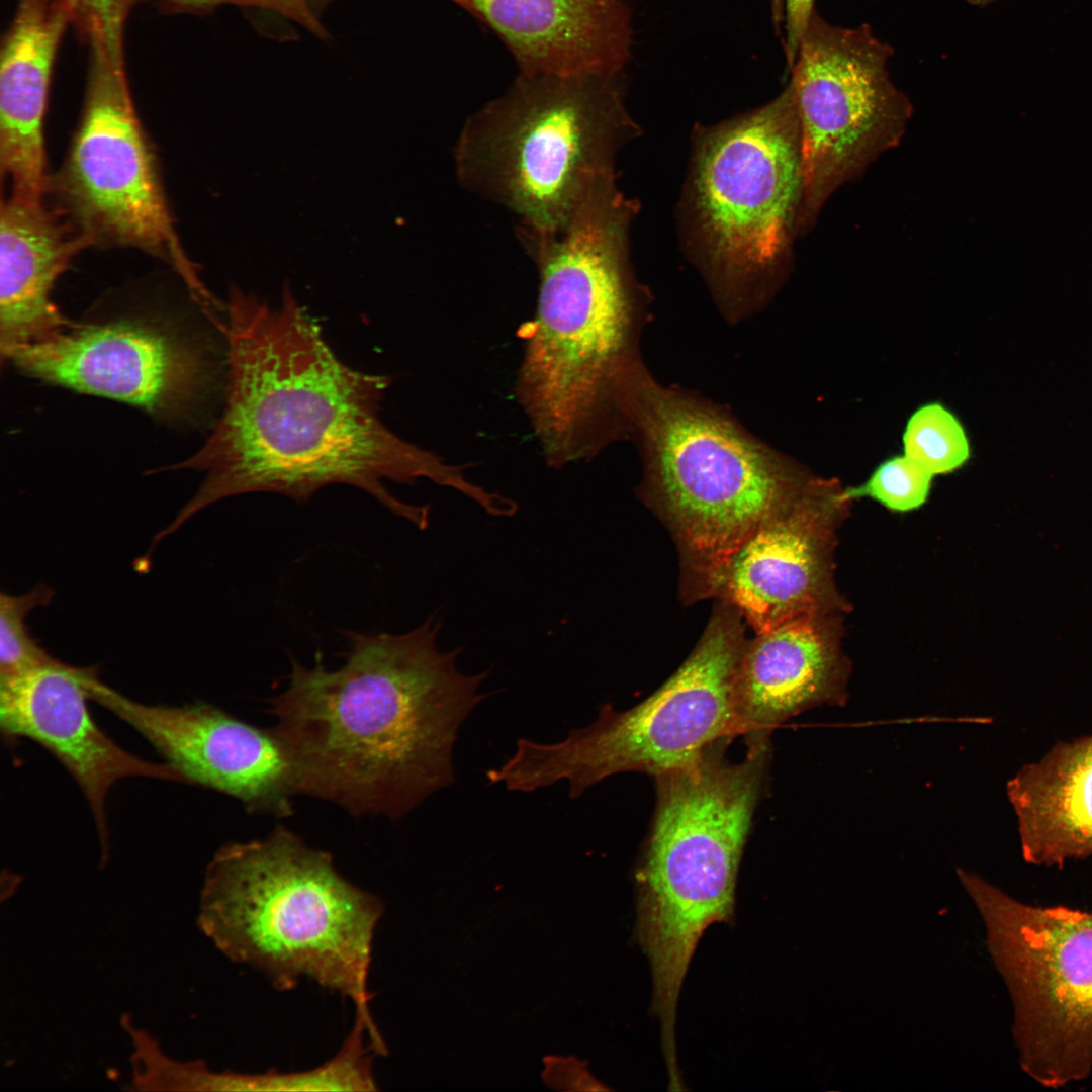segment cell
I'll list each match as a JSON object with an SVG mask.
<instances>
[{
    "label": "cell",
    "mask_w": 1092,
    "mask_h": 1092,
    "mask_svg": "<svg viewBox=\"0 0 1092 1092\" xmlns=\"http://www.w3.org/2000/svg\"><path fill=\"white\" fill-rule=\"evenodd\" d=\"M121 1023L133 1046L131 1090L213 1091L215 1072L203 1061L174 1060L163 1053L152 1035L136 1028L128 1015H123Z\"/></svg>",
    "instance_id": "24"
},
{
    "label": "cell",
    "mask_w": 1092,
    "mask_h": 1092,
    "mask_svg": "<svg viewBox=\"0 0 1092 1092\" xmlns=\"http://www.w3.org/2000/svg\"><path fill=\"white\" fill-rule=\"evenodd\" d=\"M490 26L524 75L613 78L630 57L621 0H453Z\"/></svg>",
    "instance_id": "18"
},
{
    "label": "cell",
    "mask_w": 1092,
    "mask_h": 1092,
    "mask_svg": "<svg viewBox=\"0 0 1092 1092\" xmlns=\"http://www.w3.org/2000/svg\"><path fill=\"white\" fill-rule=\"evenodd\" d=\"M830 616H803L746 641L736 673L734 729L747 747L769 744L777 727L808 709L845 702L849 668Z\"/></svg>",
    "instance_id": "17"
},
{
    "label": "cell",
    "mask_w": 1092,
    "mask_h": 1092,
    "mask_svg": "<svg viewBox=\"0 0 1092 1092\" xmlns=\"http://www.w3.org/2000/svg\"><path fill=\"white\" fill-rule=\"evenodd\" d=\"M848 502L833 480L811 478L789 508L732 554L713 597L735 608L755 634L831 613L834 530Z\"/></svg>",
    "instance_id": "15"
},
{
    "label": "cell",
    "mask_w": 1092,
    "mask_h": 1092,
    "mask_svg": "<svg viewBox=\"0 0 1092 1092\" xmlns=\"http://www.w3.org/2000/svg\"><path fill=\"white\" fill-rule=\"evenodd\" d=\"M438 614L401 634L346 631L345 662L291 659L286 688L269 699L298 794L354 816L399 819L455 782L458 731L486 697L488 671L458 669L443 651Z\"/></svg>",
    "instance_id": "2"
},
{
    "label": "cell",
    "mask_w": 1092,
    "mask_h": 1092,
    "mask_svg": "<svg viewBox=\"0 0 1092 1092\" xmlns=\"http://www.w3.org/2000/svg\"><path fill=\"white\" fill-rule=\"evenodd\" d=\"M8 361L41 381L163 417L186 412L212 372L203 348L138 321L73 324Z\"/></svg>",
    "instance_id": "13"
},
{
    "label": "cell",
    "mask_w": 1092,
    "mask_h": 1092,
    "mask_svg": "<svg viewBox=\"0 0 1092 1092\" xmlns=\"http://www.w3.org/2000/svg\"><path fill=\"white\" fill-rule=\"evenodd\" d=\"M90 670L55 659L0 685V725L8 737L37 742L68 770L90 806L105 855L106 802L117 781L143 777L188 782L168 762H152L124 750L98 727L87 707Z\"/></svg>",
    "instance_id": "16"
},
{
    "label": "cell",
    "mask_w": 1092,
    "mask_h": 1092,
    "mask_svg": "<svg viewBox=\"0 0 1092 1092\" xmlns=\"http://www.w3.org/2000/svg\"><path fill=\"white\" fill-rule=\"evenodd\" d=\"M543 1079L548 1086L558 1090H605L585 1067L574 1057L544 1059Z\"/></svg>",
    "instance_id": "28"
},
{
    "label": "cell",
    "mask_w": 1092,
    "mask_h": 1092,
    "mask_svg": "<svg viewBox=\"0 0 1092 1092\" xmlns=\"http://www.w3.org/2000/svg\"><path fill=\"white\" fill-rule=\"evenodd\" d=\"M89 240L55 206L8 196L0 207V356L71 327L53 287Z\"/></svg>",
    "instance_id": "20"
},
{
    "label": "cell",
    "mask_w": 1092,
    "mask_h": 1092,
    "mask_svg": "<svg viewBox=\"0 0 1092 1092\" xmlns=\"http://www.w3.org/2000/svg\"><path fill=\"white\" fill-rule=\"evenodd\" d=\"M891 54L868 25L841 27L813 14L791 68L803 192L811 204L817 206L906 120L909 103L890 79Z\"/></svg>",
    "instance_id": "11"
},
{
    "label": "cell",
    "mask_w": 1092,
    "mask_h": 1092,
    "mask_svg": "<svg viewBox=\"0 0 1092 1092\" xmlns=\"http://www.w3.org/2000/svg\"><path fill=\"white\" fill-rule=\"evenodd\" d=\"M86 688L90 700L139 732L188 785L229 795L252 814L292 815L296 774L272 728L255 727L205 703L146 705L102 682L96 671Z\"/></svg>",
    "instance_id": "14"
},
{
    "label": "cell",
    "mask_w": 1092,
    "mask_h": 1092,
    "mask_svg": "<svg viewBox=\"0 0 1092 1092\" xmlns=\"http://www.w3.org/2000/svg\"><path fill=\"white\" fill-rule=\"evenodd\" d=\"M745 624L719 600L694 650L649 697L624 711L605 704L592 724L555 743L518 739L512 756L486 772L488 782L532 792L566 781L575 799L613 775L656 778L696 762L736 736L735 681Z\"/></svg>",
    "instance_id": "8"
},
{
    "label": "cell",
    "mask_w": 1092,
    "mask_h": 1092,
    "mask_svg": "<svg viewBox=\"0 0 1092 1092\" xmlns=\"http://www.w3.org/2000/svg\"><path fill=\"white\" fill-rule=\"evenodd\" d=\"M71 15L62 0H19L3 39L0 68V167L10 197L43 202V121L51 75Z\"/></svg>",
    "instance_id": "19"
},
{
    "label": "cell",
    "mask_w": 1092,
    "mask_h": 1092,
    "mask_svg": "<svg viewBox=\"0 0 1092 1092\" xmlns=\"http://www.w3.org/2000/svg\"><path fill=\"white\" fill-rule=\"evenodd\" d=\"M730 739L655 778L656 805L635 871L636 936L653 977L652 1010L675 1017L681 985L705 930L734 918L738 869L764 792L769 744L725 758Z\"/></svg>",
    "instance_id": "6"
},
{
    "label": "cell",
    "mask_w": 1092,
    "mask_h": 1092,
    "mask_svg": "<svg viewBox=\"0 0 1092 1092\" xmlns=\"http://www.w3.org/2000/svg\"><path fill=\"white\" fill-rule=\"evenodd\" d=\"M932 478L905 454L893 456L881 463L863 484L844 489V495L849 500L871 497L892 511L907 512L924 504Z\"/></svg>",
    "instance_id": "26"
},
{
    "label": "cell",
    "mask_w": 1092,
    "mask_h": 1092,
    "mask_svg": "<svg viewBox=\"0 0 1092 1092\" xmlns=\"http://www.w3.org/2000/svg\"><path fill=\"white\" fill-rule=\"evenodd\" d=\"M621 239L615 219L584 210L524 243L539 283L535 315L519 332L515 389L551 467L592 457L616 430L631 328Z\"/></svg>",
    "instance_id": "4"
},
{
    "label": "cell",
    "mask_w": 1092,
    "mask_h": 1092,
    "mask_svg": "<svg viewBox=\"0 0 1092 1092\" xmlns=\"http://www.w3.org/2000/svg\"><path fill=\"white\" fill-rule=\"evenodd\" d=\"M617 401L641 437L646 494L677 545L684 593L713 597L732 554L810 478L711 406L658 385L633 358Z\"/></svg>",
    "instance_id": "5"
},
{
    "label": "cell",
    "mask_w": 1092,
    "mask_h": 1092,
    "mask_svg": "<svg viewBox=\"0 0 1092 1092\" xmlns=\"http://www.w3.org/2000/svg\"><path fill=\"white\" fill-rule=\"evenodd\" d=\"M53 590L44 584L21 594L0 596V685L14 681L55 660L31 637L27 614L46 606Z\"/></svg>",
    "instance_id": "25"
},
{
    "label": "cell",
    "mask_w": 1092,
    "mask_h": 1092,
    "mask_svg": "<svg viewBox=\"0 0 1092 1092\" xmlns=\"http://www.w3.org/2000/svg\"><path fill=\"white\" fill-rule=\"evenodd\" d=\"M903 449L933 476L957 470L971 454L962 423L938 402L921 405L911 415L903 433Z\"/></svg>",
    "instance_id": "23"
},
{
    "label": "cell",
    "mask_w": 1092,
    "mask_h": 1092,
    "mask_svg": "<svg viewBox=\"0 0 1092 1092\" xmlns=\"http://www.w3.org/2000/svg\"><path fill=\"white\" fill-rule=\"evenodd\" d=\"M612 79L521 74L462 126L453 149L459 184L514 213L519 228L559 231L609 177Z\"/></svg>",
    "instance_id": "7"
},
{
    "label": "cell",
    "mask_w": 1092,
    "mask_h": 1092,
    "mask_svg": "<svg viewBox=\"0 0 1092 1092\" xmlns=\"http://www.w3.org/2000/svg\"><path fill=\"white\" fill-rule=\"evenodd\" d=\"M815 0H784L785 51L788 66L793 67L800 46L807 33L813 14Z\"/></svg>",
    "instance_id": "29"
},
{
    "label": "cell",
    "mask_w": 1092,
    "mask_h": 1092,
    "mask_svg": "<svg viewBox=\"0 0 1092 1092\" xmlns=\"http://www.w3.org/2000/svg\"><path fill=\"white\" fill-rule=\"evenodd\" d=\"M92 52L123 62V27L129 0H62Z\"/></svg>",
    "instance_id": "27"
},
{
    "label": "cell",
    "mask_w": 1092,
    "mask_h": 1092,
    "mask_svg": "<svg viewBox=\"0 0 1092 1092\" xmlns=\"http://www.w3.org/2000/svg\"><path fill=\"white\" fill-rule=\"evenodd\" d=\"M366 1027L355 1018L339 1052L323 1065L297 1072H218L217 1091H376ZM375 1054V1053H374Z\"/></svg>",
    "instance_id": "22"
},
{
    "label": "cell",
    "mask_w": 1092,
    "mask_h": 1092,
    "mask_svg": "<svg viewBox=\"0 0 1092 1092\" xmlns=\"http://www.w3.org/2000/svg\"><path fill=\"white\" fill-rule=\"evenodd\" d=\"M160 1L165 2V3H167V4L171 5V6H174L176 8H182V9H185V10L205 9V8H210V7L215 6V5L226 4V3H241V4H245V3L254 4V3H256V4H259V5L273 6L275 8L280 7V8H283V10H284L286 8L291 9L290 5H288V4L290 2H292L291 0H160Z\"/></svg>",
    "instance_id": "30"
},
{
    "label": "cell",
    "mask_w": 1092,
    "mask_h": 1092,
    "mask_svg": "<svg viewBox=\"0 0 1092 1092\" xmlns=\"http://www.w3.org/2000/svg\"><path fill=\"white\" fill-rule=\"evenodd\" d=\"M969 3L977 6H985L995 0H967Z\"/></svg>",
    "instance_id": "31"
},
{
    "label": "cell",
    "mask_w": 1092,
    "mask_h": 1092,
    "mask_svg": "<svg viewBox=\"0 0 1092 1092\" xmlns=\"http://www.w3.org/2000/svg\"><path fill=\"white\" fill-rule=\"evenodd\" d=\"M695 178L699 214L720 260L740 272L772 264L803 192L792 84L769 104L713 132L701 148Z\"/></svg>",
    "instance_id": "12"
},
{
    "label": "cell",
    "mask_w": 1092,
    "mask_h": 1092,
    "mask_svg": "<svg viewBox=\"0 0 1092 1092\" xmlns=\"http://www.w3.org/2000/svg\"><path fill=\"white\" fill-rule=\"evenodd\" d=\"M48 194L91 246L143 251L170 266L202 307L216 302L181 245L123 63L93 53L82 115Z\"/></svg>",
    "instance_id": "10"
},
{
    "label": "cell",
    "mask_w": 1092,
    "mask_h": 1092,
    "mask_svg": "<svg viewBox=\"0 0 1092 1092\" xmlns=\"http://www.w3.org/2000/svg\"><path fill=\"white\" fill-rule=\"evenodd\" d=\"M958 876L978 908L1013 1005L1021 1069L1049 1088L1092 1073V912L1022 903L976 874Z\"/></svg>",
    "instance_id": "9"
},
{
    "label": "cell",
    "mask_w": 1092,
    "mask_h": 1092,
    "mask_svg": "<svg viewBox=\"0 0 1092 1092\" xmlns=\"http://www.w3.org/2000/svg\"><path fill=\"white\" fill-rule=\"evenodd\" d=\"M1007 792L1027 862L1061 867L1092 855V735L1057 744Z\"/></svg>",
    "instance_id": "21"
},
{
    "label": "cell",
    "mask_w": 1092,
    "mask_h": 1092,
    "mask_svg": "<svg viewBox=\"0 0 1092 1092\" xmlns=\"http://www.w3.org/2000/svg\"><path fill=\"white\" fill-rule=\"evenodd\" d=\"M229 381L223 412L203 446L176 469L205 478L168 536L223 498L273 492L297 502L336 483L357 487L419 528L429 507L395 497L387 482L425 478L480 504L487 489L461 466L412 444L380 420L390 379L343 363L320 327L286 291L271 308L231 291L226 322Z\"/></svg>",
    "instance_id": "1"
},
{
    "label": "cell",
    "mask_w": 1092,
    "mask_h": 1092,
    "mask_svg": "<svg viewBox=\"0 0 1092 1092\" xmlns=\"http://www.w3.org/2000/svg\"><path fill=\"white\" fill-rule=\"evenodd\" d=\"M379 898L345 879L332 855L278 826L264 838L229 842L207 866L197 923L231 961L276 988L301 978L351 1000L370 1044L386 1049L369 1003Z\"/></svg>",
    "instance_id": "3"
}]
</instances>
